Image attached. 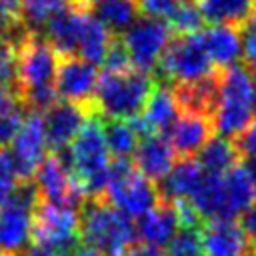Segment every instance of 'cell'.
<instances>
[{
  "mask_svg": "<svg viewBox=\"0 0 256 256\" xmlns=\"http://www.w3.org/2000/svg\"><path fill=\"white\" fill-rule=\"evenodd\" d=\"M58 60V52L42 36V32H30L18 46L16 94L26 110L38 114L56 104L58 96L54 90V78Z\"/></svg>",
  "mask_w": 256,
  "mask_h": 256,
  "instance_id": "obj_1",
  "label": "cell"
},
{
  "mask_svg": "<svg viewBox=\"0 0 256 256\" xmlns=\"http://www.w3.org/2000/svg\"><path fill=\"white\" fill-rule=\"evenodd\" d=\"M188 202L198 218L234 220L256 202V192L246 168L234 166L222 176L204 174L200 186Z\"/></svg>",
  "mask_w": 256,
  "mask_h": 256,
  "instance_id": "obj_2",
  "label": "cell"
},
{
  "mask_svg": "<svg viewBox=\"0 0 256 256\" xmlns=\"http://www.w3.org/2000/svg\"><path fill=\"white\" fill-rule=\"evenodd\" d=\"M254 76L242 64H234L220 74L218 100L210 116L214 132L222 138H238L252 124Z\"/></svg>",
  "mask_w": 256,
  "mask_h": 256,
  "instance_id": "obj_3",
  "label": "cell"
},
{
  "mask_svg": "<svg viewBox=\"0 0 256 256\" xmlns=\"http://www.w3.org/2000/svg\"><path fill=\"white\" fill-rule=\"evenodd\" d=\"M152 88V78L146 72L134 68L104 72L98 78L90 110L108 120H132L142 112Z\"/></svg>",
  "mask_w": 256,
  "mask_h": 256,
  "instance_id": "obj_4",
  "label": "cell"
},
{
  "mask_svg": "<svg viewBox=\"0 0 256 256\" xmlns=\"http://www.w3.org/2000/svg\"><path fill=\"white\" fill-rule=\"evenodd\" d=\"M136 230L104 198L88 200L80 210V242L100 256H124L134 246Z\"/></svg>",
  "mask_w": 256,
  "mask_h": 256,
  "instance_id": "obj_5",
  "label": "cell"
},
{
  "mask_svg": "<svg viewBox=\"0 0 256 256\" xmlns=\"http://www.w3.org/2000/svg\"><path fill=\"white\" fill-rule=\"evenodd\" d=\"M64 156L86 196L102 198L110 172V152L104 140L102 120L98 116H88L78 136L66 148Z\"/></svg>",
  "mask_w": 256,
  "mask_h": 256,
  "instance_id": "obj_6",
  "label": "cell"
},
{
  "mask_svg": "<svg viewBox=\"0 0 256 256\" xmlns=\"http://www.w3.org/2000/svg\"><path fill=\"white\" fill-rule=\"evenodd\" d=\"M102 198L126 218H140L158 204L160 194L154 182L144 178L130 160H116L110 164Z\"/></svg>",
  "mask_w": 256,
  "mask_h": 256,
  "instance_id": "obj_7",
  "label": "cell"
},
{
  "mask_svg": "<svg viewBox=\"0 0 256 256\" xmlns=\"http://www.w3.org/2000/svg\"><path fill=\"white\" fill-rule=\"evenodd\" d=\"M32 238L54 256H74L80 250V210L40 200L32 214Z\"/></svg>",
  "mask_w": 256,
  "mask_h": 256,
  "instance_id": "obj_8",
  "label": "cell"
},
{
  "mask_svg": "<svg viewBox=\"0 0 256 256\" xmlns=\"http://www.w3.org/2000/svg\"><path fill=\"white\" fill-rule=\"evenodd\" d=\"M156 68L160 82L164 86L174 82L176 88L196 84L216 72L204 50L200 32L188 36H174Z\"/></svg>",
  "mask_w": 256,
  "mask_h": 256,
  "instance_id": "obj_9",
  "label": "cell"
},
{
  "mask_svg": "<svg viewBox=\"0 0 256 256\" xmlns=\"http://www.w3.org/2000/svg\"><path fill=\"white\" fill-rule=\"evenodd\" d=\"M40 202L32 180H22L0 206V254L18 256L32 236V214Z\"/></svg>",
  "mask_w": 256,
  "mask_h": 256,
  "instance_id": "obj_10",
  "label": "cell"
},
{
  "mask_svg": "<svg viewBox=\"0 0 256 256\" xmlns=\"http://www.w3.org/2000/svg\"><path fill=\"white\" fill-rule=\"evenodd\" d=\"M134 70L150 72L158 66L164 50L172 40V30L166 22L140 16L120 36Z\"/></svg>",
  "mask_w": 256,
  "mask_h": 256,
  "instance_id": "obj_11",
  "label": "cell"
},
{
  "mask_svg": "<svg viewBox=\"0 0 256 256\" xmlns=\"http://www.w3.org/2000/svg\"><path fill=\"white\" fill-rule=\"evenodd\" d=\"M34 176H36L34 186L42 202L78 208V204L86 198V192L72 174L64 152L46 156Z\"/></svg>",
  "mask_w": 256,
  "mask_h": 256,
  "instance_id": "obj_12",
  "label": "cell"
},
{
  "mask_svg": "<svg viewBox=\"0 0 256 256\" xmlns=\"http://www.w3.org/2000/svg\"><path fill=\"white\" fill-rule=\"evenodd\" d=\"M98 66L80 56H60L54 90L62 102H70L90 110L96 86H98Z\"/></svg>",
  "mask_w": 256,
  "mask_h": 256,
  "instance_id": "obj_13",
  "label": "cell"
},
{
  "mask_svg": "<svg viewBox=\"0 0 256 256\" xmlns=\"http://www.w3.org/2000/svg\"><path fill=\"white\" fill-rule=\"evenodd\" d=\"M46 136L42 126V116L36 112H30L14 140L10 142V158L16 168V174L20 180H32L38 166L46 158Z\"/></svg>",
  "mask_w": 256,
  "mask_h": 256,
  "instance_id": "obj_14",
  "label": "cell"
},
{
  "mask_svg": "<svg viewBox=\"0 0 256 256\" xmlns=\"http://www.w3.org/2000/svg\"><path fill=\"white\" fill-rule=\"evenodd\" d=\"M86 120H88L86 108H82V106H76L70 102L52 104L42 116L46 144L52 150V154L66 152V148L78 136V132L82 130Z\"/></svg>",
  "mask_w": 256,
  "mask_h": 256,
  "instance_id": "obj_15",
  "label": "cell"
},
{
  "mask_svg": "<svg viewBox=\"0 0 256 256\" xmlns=\"http://www.w3.org/2000/svg\"><path fill=\"white\" fill-rule=\"evenodd\" d=\"M180 112L182 110L178 106L174 90L160 84V86L152 88V92L142 108V114H138L130 122L138 134H144V136L162 134L174 124V120L180 116Z\"/></svg>",
  "mask_w": 256,
  "mask_h": 256,
  "instance_id": "obj_16",
  "label": "cell"
},
{
  "mask_svg": "<svg viewBox=\"0 0 256 256\" xmlns=\"http://www.w3.org/2000/svg\"><path fill=\"white\" fill-rule=\"evenodd\" d=\"M198 234L204 256H248L252 252L240 224L234 220H208Z\"/></svg>",
  "mask_w": 256,
  "mask_h": 256,
  "instance_id": "obj_17",
  "label": "cell"
},
{
  "mask_svg": "<svg viewBox=\"0 0 256 256\" xmlns=\"http://www.w3.org/2000/svg\"><path fill=\"white\" fill-rule=\"evenodd\" d=\"M212 120L204 114L196 112H182L174 124L166 130V140L176 154L182 158H190L198 154L200 148L212 138Z\"/></svg>",
  "mask_w": 256,
  "mask_h": 256,
  "instance_id": "obj_18",
  "label": "cell"
},
{
  "mask_svg": "<svg viewBox=\"0 0 256 256\" xmlns=\"http://www.w3.org/2000/svg\"><path fill=\"white\" fill-rule=\"evenodd\" d=\"M180 230V220L176 214V208L172 202L158 200L154 208H150L144 216L138 218L136 234L142 242V246L148 248H164L172 242V238Z\"/></svg>",
  "mask_w": 256,
  "mask_h": 256,
  "instance_id": "obj_19",
  "label": "cell"
},
{
  "mask_svg": "<svg viewBox=\"0 0 256 256\" xmlns=\"http://www.w3.org/2000/svg\"><path fill=\"white\" fill-rule=\"evenodd\" d=\"M134 168L150 182L162 180L176 164V152L162 134L144 136L134 150Z\"/></svg>",
  "mask_w": 256,
  "mask_h": 256,
  "instance_id": "obj_20",
  "label": "cell"
},
{
  "mask_svg": "<svg viewBox=\"0 0 256 256\" xmlns=\"http://www.w3.org/2000/svg\"><path fill=\"white\" fill-rule=\"evenodd\" d=\"M86 10L88 8H82V6H70L54 14L44 24L42 36L52 44L58 56H76Z\"/></svg>",
  "mask_w": 256,
  "mask_h": 256,
  "instance_id": "obj_21",
  "label": "cell"
},
{
  "mask_svg": "<svg viewBox=\"0 0 256 256\" xmlns=\"http://www.w3.org/2000/svg\"><path fill=\"white\" fill-rule=\"evenodd\" d=\"M242 30L234 26H208L200 30L204 50L216 68H230L242 56Z\"/></svg>",
  "mask_w": 256,
  "mask_h": 256,
  "instance_id": "obj_22",
  "label": "cell"
},
{
  "mask_svg": "<svg viewBox=\"0 0 256 256\" xmlns=\"http://www.w3.org/2000/svg\"><path fill=\"white\" fill-rule=\"evenodd\" d=\"M204 172L192 158H182L172 166V170L160 180V200L166 202H188L196 188L200 186Z\"/></svg>",
  "mask_w": 256,
  "mask_h": 256,
  "instance_id": "obj_23",
  "label": "cell"
},
{
  "mask_svg": "<svg viewBox=\"0 0 256 256\" xmlns=\"http://www.w3.org/2000/svg\"><path fill=\"white\" fill-rule=\"evenodd\" d=\"M194 4L210 26L246 28L254 14V0H194Z\"/></svg>",
  "mask_w": 256,
  "mask_h": 256,
  "instance_id": "obj_24",
  "label": "cell"
},
{
  "mask_svg": "<svg viewBox=\"0 0 256 256\" xmlns=\"http://www.w3.org/2000/svg\"><path fill=\"white\" fill-rule=\"evenodd\" d=\"M238 160H240V152L232 140L222 136H212L200 148L196 164L208 176H222L234 166H238Z\"/></svg>",
  "mask_w": 256,
  "mask_h": 256,
  "instance_id": "obj_25",
  "label": "cell"
},
{
  "mask_svg": "<svg viewBox=\"0 0 256 256\" xmlns=\"http://www.w3.org/2000/svg\"><path fill=\"white\" fill-rule=\"evenodd\" d=\"M112 42H114V34L90 10H86L76 56H80L92 64H102Z\"/></svg>",
  "mask_w": 256,
  "mask_h": 256,
  "instance_id": "obj_26",
  "label": "cell"
},
{
  "mask_svg": "<svg viewBox=\"0 0 256 256\" xmlns=\"http://www.w3.org/2000/svg\"><path fill=\"white\" fill-rule=\"evenodd\" d=\"M102 130L108 152L116 160H128V156L134 154L140 142V134L136 132L130 120H108L106 124H102Z\"/></svg>",
  "mask_w": 256,
  "mask_h": 256,
  "instance_id": "obj_27",
  "label": "cell"
},
{
  "mask_svg": "<svg viewBox=\"0 0 256 256\" xmlns=\"http://www.w3.org/2000/svg\"><path fill=\"white\" fill-rule=\"evenodd\" d=\"M92 14L112 34L114 32L122 34L138 18V6H136V0H104V2L96 4Z\"/></svg>",
  "mask_w": 256,
  "mask_h": 256,
  "instance_id": "obj_28",
  "label": "cell"
},
{
  "mask_svg": "<svg viewBox=\"0 0 256 256\" xmlns=\"http://www.w3.org/2000/svg\"><path fill=\"white\" fill-rule=\"evenodd\" d=\"M70 6H78L76 0H20V16L28 30L40 32L54 14Z\"/></svg>",
  "mask_w": 256,
  "mask_h": 256,
  "instance_id": "obj_29",
  "label": "cell"
},
{
  "mask_svg": "<svg viewBox=\"0 0 256 256\" xmlns=\"http://www.w3.org/2000/svg\"><path fill=\"white\" fill-rule=\"evenodd\" d=\"M202 14L196 8L194 0H182L172 18L166 22L176 36H188V34H198L202 30Z\"/></svg>",
  "mask_w": 256,
  "mask_h": 256,
  "instance_id": "obj_30",
  "label": "cell"
},
{
  "mask_svg": "<svg viewBox=\"0 0 256 256\" xmlns=\"http://www.w3.org/2000/svg\"><path fill=\"white\" fill-rule=\"evenodd\" d=\"M168 256H204L198 228H180L168 244Z\"/></svg>",
  "mask_w": 256,
  "mask_h": 256,
  "instance_id": "obj_31",
  "label": "cell"
},
{
  "mask_svg": "<svg viewBox=\"0 0 256 256\" xmlns=\"http://www.w3.org/2000/svg\"><path fill=\"white\" fill-rule=\"evenodd\" d=\"M16 60H18V48L10 40H0V86L10 88L14 92H16Z\"/></svg>",
  "mask_w": 256,
  "mask_h": 256,
  "instance_id": "obj_32",
  "label": "cell"
},
{
  "mask_svg": "<svg viewBox=\"0 0 256 256\" xmlns=\"http://www.w3.org/2000/svg\"><path fill=\"white\" fill-rule=\"evenodd\" d=\"M22 180L16 174V168L12 164L10 154L4 148H0V206L12 196V192L16 190V186Z\"/></svg>",
  "mask_w": 256,
  "mask_h": 256,
  "instance_id": "obj_33",
  "label": "cell"
},
{
  "mask_svg": "<svg viewBox=\"0 0 256 256\" xmlns=\"http://www.w3.org/2000/svg\"><path fill=\"white\" fill-rule=\"evenodd\" d=\"M182 0H136L138 12L146 18L168 22Z\"/></svg>",
  "mask_w": 256,
  "mask_h": 256,
  "instance_id": "obj_34",
  "label": "cell"
},
{
  "mask_svg": "<svg viewBox=\"0 0 256 256\" xmlns=\"http://www.w3.org/2000/svg\"><path fill=\"white\" fill-rule=\"evenodd\" d=\"M24 106H14L6 112L0 114V148H4L6 144H10L14 140V136L18 134L22 122H24V114H22Z\"/></svg>",
  "mask_w": 256,
  "mask_h": 256,
  "instance_id": "obj_35",
  "label": "cell"
},
{
  "mask_svg": "<svg viewBox=\"0 0 256 256\" xmlns=\"http://www.w3.org/2000/svg\"><path fill=\"white\" fill-rule=\"evenodd\" d=\"M102 64H104V72H124V70L132 68L130 56H128V52H126V48H124L120 38L114 36V42L110 44Z\"/></svg>",
  "mask_w": 256,
  "mask_h": 256,
  "instance_id": "obj_36",
  "label": "cell"
},
{
  "mask_svg": "<svg viewBox=\"0 0 256 256\" xmlns=\"http://www.w3.org/2000/svg\"><path fill=\"white\" fill-rule=\"evenodd\" d=\"M242 56L246 62V70L256 74V24L246 26V34L242 36Z\"/></svg>",
  "mask_w": 256,
  "mask_h": 256,
  "instance_id": "obj_37",
  "label": "cell"
},
{
  "mask_svg": "<svg viewBox=\"0 0 256 256\" xmlns=\"http://www.w3.org/2000/svg\"><path fill=\"white\" fill-rule=\"evenodd\" d=\"M236 148L240 156H246L248 160H256V122H252L238 138H236Z\"/></svg>",
  "mask_w": 256,
  "mask_h": 256,
  "instance_id": "obj_38",
  "label": "cell"
},
{
  "mask_svg": "<svg viewBox=\"0 0 256 256\" xmlns=\"http://www.w3.org/2000/svg\"><path fill=\"white\" fill-rule=\"evenodd\" d=\"M248 244H250V250L256 252V202L242 214V224H240Z\"/></svg>",
  "mask_w": 256,
  "mask_h": 256,
  "instance_id": "obj_39",
  "label": "cell"
},
{
  "mask_svg": "<svg viewBox=\"0 0 256 256\" xmlns=\"http://www.w3.org/2000/svg\"><path fill=\"white\" fill-rule=\"evenodd\" d=\"M14 106H20V100H18L16 92L10 90V88L0 86V114L10 110V108H14Z\"/></svg>",
  "mask_w": 256,
  "mask_h": 256,
  "instance_id": "obj_40",
  "label": "cell"
},
{
  "mask_svg": "<svg viewBox=\"0 0 256 256\" xmlns=\"http://www.w3.org/2000/svg\"><path fill=\"white\" fill-rule=\"evenodd\" d=\"M124 256H164L160 250L156 248H148V246H132Z\"/></svg>",
  "mask_w": 256,
  "mask_h": 256,
  "instance_id": "obj_41",
  "label": "cell"
},
{
  "mask_svg": "<svg viewBox=\"0 0 256 256\" xmlns=\"http://www.w3.org/2000/svg\"><path fill=\"white\" fill-rule=\"evenodd\" d=\"M18 256H54V254H52L50 250H46V248L34 244V246H28L26 250H22Z\"/></svg>",
  "mask_w": 256,
  "mask_h": 256,
  "instance_id": "obj_42",
  "label": "cell"
},
{
  "mask_svg": "<svg viewBox=\"0 0 256 256\" xmlns=\"http://www.w3.org/2000/svg\"><path fill=\"white\" fill-rule=\"evenodd\" d=\"M244 168H246V172H248V176H250V182H252V186H254V192H256V160H248Z\"/></svg>",
  "mask_w": 256,
  "mask_h": 256,
  "instance_id": "obj_43",
  "label": "cell"
},
{
  "mask_svg": "<svg viewBox=\"0 0 256 256\" xmlns=\"http://www.w3.org/2000/svg\"><path fill=\"white\" fill-rule=\"evenodd\" d=\"M100 2H104V0H76V4L78 6H82V8H88V6H96V4H100Z\"/></svg>",
  "mask_w": 256,
  "mask_h": 256,
  "instance_id": "obj_44",
  "label": "cell"
},
{
  "mask_svg": "<svg viewBox=\"0 0 256 256\" xmlns=\"http://www.w3.org/2000/svg\"><path fill=\"white\" fill-rule=\"evenodd\" d=\"M252 110H254V116H256V86H254V98H252Z\"/></svg>",
  "mask_w": 256,
  "mask_h": 256,
  "instance_id": "obj_45",
  "label": "cell"
},
{
  "mask_svg": "<svg viewBox=\"0 0 256 256\" xmlns=\"http://www.w3.org/2000/svg\"><path fill=\"white\" fill-rule=\"evenodd\" d=\"M252 18H254V24H256V0H254V14H252Z\"/></svg>",
  "mask_w": 256,
  "mask_h": 256,
  "instance_id": "obj_46",
  "label": "cell"
},
{
  "mask_svg": "<svg viewBox=\"0 0 256 256\" xmlns=\"http://www.w3.org/2000/svg\"><path fill=\"white\" fill-rule=\"evenodd\" d=\"M0 256H6V254H0Z\"/></svg>",
  "mask_w": 256,
  "mask_h": 256,
  "instance_id": "obj_47",
  "label": "cell"
}]
</instances>
